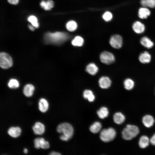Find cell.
I'll return each instance as SVG.
<instances>
[{
	"label": "cell",
	"mask_w": 155,
	"mask_h": 155,
	"mask_svg": "<svg viewBox=\"0 0 155 155\" xmlns=\"http://www.w3.org/2000/svg\"><path fill=\"white\" fill-rule=\"evenodd\" d=\"M86 70L90 75H94L98 72V68L94 63H91L87 65Z\"/></svg>",
	"instance_id": "cell-21"
},
{
	"label": "cell",
	"mask_w": 155,
	"mask_h": 155,
	"mask_svg": "<svg viewBox=\"0 0 155 155\" xmlns=\"http://www.w3.org/2000/svg\"><path fill=\"white\" fill-rule=\"evenodd\" d=\"M57 132L61 133L60 139L62 140L67 141L72 137L73 133V129L69 123L63 122L59 124L56 128Z\"/></svg>",
	"instance_id": "cell-2"
},
{
	"label": "cell",
	"mask_w": 155,
	"mask_h": 155,
	"mask_svg": "<svg viewBox=\"0 0 155 155\" xmlns=\"http://www.w3.org/2000/svg\"><path fill=\"white\" fill-rule=\"evenodd\" d=\"M150 14V10L146 7H143L140 8L138 11V16L141 19L147 18Z\"/></svg>",
	"instance_id": "cell-17"
},
{
	"label": "cell",
	"mask_w": 155,
	"mask_h": 155,
	"mask_svg": "<svg viewBox=\"0 0 155 155\" xmlns=\"http://www.w3.org/2000/svg\"><path fill=\"white\" fill-rule=\"evenodd\" d=\"M150 140L152 144L155 146V133L152 136Z\"/></svg>",
	"instance_id": "cell-33"
},
{
	"label": "cell",
	"mask_w": 155,
	"mask_h": 155,
	"mask_svg": "<svg viewBox=\"0 0 155 155\" xmlns=\"http://www.w3.org/2000/svg\"><path fill=\"white\" fill-rule=\"evenodd\" d=\"M109 112L107 108L105 107H101L97 111V114L101 119H103L107 117L108 115Z\"/></svg>",
	"instance_id": "cell-24"
},
{
	"label": "cell",
	"mask_w": 155,
	"mask_h": 155,
	"mask_svg": "<svg viewBox=\"0 0 155 155\" xmlns=\"http://www.w3.org/2000/svg\"><path fill=\"white\" fill-rule=\"evenodd\" d=\"M13 65V60L10 56L5 52L0 54V65L1 67L7 69L11 67Z\"/></svg>",
	"instance_id": "cell-5"
},
{
	"label": "cell",
	"mask_w": 155,
	"mask_h": 155,
	"mask_svg": "<svg viewBox=\"0 0 155 155\" xmlns=\"http://www.w3.org/2000/svg\"><path fill=\"white\" fill-rule=\"evenodd\" d=\"M109 42L110 45L113 48L115 49L120 48L122 45V38L119 35H113L111 37Z\"/></svg>",
	"instance_id": "cell-8"
},
{
	"label": "cell",
	"mask_w": 155,
	"mask_h": 155,
	"mask_svg": "<svg viewBox=\"0 0 155 155\" xmlns=\"http://www.w3.org/2000/svg\"><path fill=\"white\" fill-rule=\"evenodd\" d=\"M100 86L103 89H106L110 87L111 84V81L107 77L103 76L101 77L99 80Z\"/></svg>",
	"instance_id": "cell-11"
},
{
	"label": "cell",
	"mask_w": 155,
	"mask_h": 155,
	"mask_svg": "<svg viewBox=\"0 0 155 155\" xmlns=\"http://www.w3.org/2000/svg\"><path fill=\"white\" fill-rule=\"evenodd\" d=\"M140 42L142 45L148 49L151 48L154 45L153 42L147 37H142L141 39Z\"/></svg>",
	"instance_id": "cell-20"
},
{
	"label": "cell",
	"mask_w": 155,
	"mask_h": 155,
	"mask_svg": "<svg viewBox=\"0 0 155 155\" xmlns=\"http://www.w3.org/2000/svg\"><path fill=\"white\" fill-rule=\"evenodd\" d=\"M140 3L144 7L150 8L155 7V0H141Z\"/></svg>",
	"instance_id": "cell-25"
},
{
	"label": "cell",
	"mask_w": 155,
	"mask_h": 155,
	"mask_svg": "<svg viewBox=\"0 0 155 155\" xmlns=\"http://www.w3.org/2000/svg\"><path fill=\"white\" fill-rule=\"evenodd\" d=\"M116 135L115 130L113 128L109 127L102 130L100 132V137L102 141L108 142L114 140Z\"/></svg>",
	"instance_id": "cell-4"
},
{
	"label": "cell",
	"mask_w": 155,
	"mask_h": 155,
	"mask_svg": "<svg viewBox=\"0 0 155 155\" xmlns=\"http://www.w3.org/2000/svg\"><path fill=\"white\" fill-rule=\"evenodd\" d=\"M150 142V140L147 136L143 135L140 139L139 145L140 148H144L148 146Z\"/></svg>",
	"instance_id": "cell-19"
},
{
	"label": "cell",
	"mask_w": 155,
	"mask_h": 155,
	"mask_svg": "<svg viewBox=\"0 0 155 155\" xmlns=\"http://www.w3.org/2000/svg\"><path fill=\"white\" fill-rule=\"evenodd\" d=\"M27 20L34 27L36 28L38 27L39 24L37 18L34 16L32 15L28 17Z\"/></svg>",
	"instance_id": "cell-31"
},
{
	"label": "cell",
	"mask_w": 155,
	"mask_h": 155,
	"mask_svg": "<svg viewBox=\"0 0 155 155\" xmlns=\"http://www.w3.org/2000/svg\"><path fill=\"white\" fill-rule=\"evenodd\" d=\"M84 42V40L82 37L77 36L72 40L71 44L74 46H80L83 45Z\"/></svg>",
	"instance_id": "cell-27"
},
{
	"label": "cell",
	"mask_w": 155,
	"mask_h": 155,
	"mask_svg": "<svg viewBox=\"0 0 155 155\" xmlns=\"http://www.w3.org/2000/svg\"><path fill=\"white\" fill-rule=\"evenodd\" d=\"M102 127V125L100 122H95L90 126V130L92 133H97L100 131Z\"/></svg>",
	"instance_id": "cell-23"
},
{
	"label": "cell",
	"mask_w": 155,
	"mask_h": 155,
	"mask_svg": "<svg viewBox=\"0 0 155 155\" xmlns=\"http://www.w3.org/2000/svg\"><path fill=\"white\" fill-rule=\"evenodd\" d=\"M8 1L11 4L16 5L18 3L19 0H8Z\"/></svg>",
	"instance_id": "cell-34"
},
{
	"label": "cell",
	"mask_w": 155,
	"mask_h": 155,
	"mask_svg": "<svg viewBox=\"0 0 155 155\" xmlns=\"http://www.w3.org/2000/svg\"><path fill=\"white\" fill-rule=\"evenodd\" d=\"M49 154L51 155H61V154L59 152H56L55 151H52L50 152Z\"/></svg>",
	"instance_id": "cell-35"
},
{
	"label": "cell",
	"mask_w": 155,
	"mask_h": 155,
	"mask_svg": "<svg viewBox=\"0 0 155 155\" xmlns=\"http://www.w3.org/2000/svg\"><path fill=\"white\" fill-rule=\"evenodd\" d=\"M34 146L36 149L40 148L46 149L49 148V144L48 142L45 141L42 137H37L34 140Z\"/></svg>",
	"instance_id": "cell-7"
},
{
	"label": "cell",
	"mask_w": 155,
	"mask_h": 155,
	"mask_svg": "<svg viewBox=\"0 0 155 155\" xmlns=\"http://www.w3.org/2000/svg\"><path fill=\"white\" fill-rule=\"evenodd\" d=\"M112 15L111 12L106 11L103 14L102 17L105 21H108L112 19Z\"/></svg>",
	"instance_id": "cell-32"
},
{
	"label": "cell",
	"mask_w": 155,
	"mask_h": 155,
	"mask_svg": "<svg viewBox=\"0 0 155 155\" xmlns=\"http://www.w3.org/2000/svg\"><path fill=\"white\" fill-rule=\"evenodd\" d=\"M139 133V129L137 126L128 124L123 130L122 136L124 140H129L136 137Z\"/></svg>",
	"instance_id": "cell-3"
},
{
	"label": "cell",
	"mask_w": 155,
	"mask_h": 155,
	"mask_svg": "<svg viewBox=\"0 0 155 155\" xmlns=\"http://www.w3.org/2000/svg\"><path fill=\"white\" fill-rule=\"evenodd\" d=\"M21 131V129L19 127H11L8 129L7 133L11 137L16 138L20 135Z\"/></svg>",
	"instance_id": "cell-10"
},
{
	"label": "cell",
	"mask_w": 155,
	"mask_h": 155,
	"mask_svg": "<svg viewBox=\"0 0 155 155\" xmlns=\"http://www.w3.org/2000/svg\"><path fill=\"white\" fill-rule=\"evenodd\" d=\"M28 27L30 30L32 31H34V28L33 27V26H31L30 25H28Z\"/></svg>",
	"instance_id": "cell-36"
},
{
	"label": "cell",
	"mask_w": 155,
	"mask_h": 155,
	"mask_svg": "<svg viewBox=\"0 0 155 155\" xmlns=\"http://www.w3.org/2000/svg\"><path fill=\"white\" fill-rule=\"evenodd\" d=\"M100 57L101 61L106 64H111L113 63L115 60V58L113 55L111 53L106 51L102 52Z\"/></svg>",
	"instance_id": "cell-6"
},
{
	"label": "cell",
	"mask_w": 155,
	"mask_h": 155,
	"mask_svg": "<svg viewBox=\"0 0 155 155\" xmlns=\"http://www.w3.org/2000/svg\"><path fill=\"white\" fill-rule=\"evenodd\" d=\"M83 95L85 98L87 99L90 102H93L94 100V96L92 92L90 90H85L83 92Z\"/></svg>",
	"instance_id": "cell-26"
},
{
	"label": "cell",
	"mask_w": 155,
	"mask_h": 155,
	"mask_svg": "<svg viewBox=\"0 0 155 155\" xmlns=\"http://www.w3.org/2000/svg\"><path fill=\"white\" fill-rule=\"evenodd\" d=\"M142 121L145 127L149 128L153 125L154 122V120L151 115H146L143 117Z\"/></svg>",
	"instance_id": "cell-12"
},
{
	"label": "cell",
	"mask_w": 155,
	"mask_h": 155,
	"mask_svg": "<svg viewBox=\"0 0 155 155\" xmlns=\"http://www.w3.org/2000/svg\"><path fill=\"white\" fill-rule=\"evenodd\" d=\"M132 28L134 31L137 34L143 33L145 30L144 25L139 21L135 22L133 25Z\"/></svg>",
	"instance_id": "cell-14"
},
{
	"label": "cell",
	"mask_w": 155,
	"mask_h": 155,
	"mask_svg": "<svg viewBox=\"0 0 155 155\" xmlns=\"http://www.w3.org/2000/svg\"><path fill=\"white\" fill-rule=\"evenodd\" d=\"M8 87L11 88H16L19 86V83L16 79H12L10 80L8 84Z\"/></svg>",
	"instance_id": "cell-30"
},
{
	"label": "cell",
	"mask_w": 155,
	"mask_h": 155,
	"mask_svg": "<svg viewBox=\"0 0 155 155\" xmlns=\"http://www.w3.org/2000/svg\"><path fill=\"white\" fill-rule=\"evenodd\" d=\"M139 59L140 61L142 63H148L151 61V56L147 51H145L140 55Z\"/></svg>",
	"instance_id": "cell-16"
},
{
	"label": "cell",
	"mask_w": 155,
	"mask_h": 155,
	"mask_svg": "<svg viewBox=\"0 0 155 155\" xmlns=\"http://www.w3.org/2000/svg\"><path fill=\"white\" fill-rule=\"evenodd\" d=\"M34 90V87L32 84H27L26 85L23 89V92L26 96L30 97L32 95Z\"/></svg>",
	"instance_id": "cell-15"
},
{
	"label": "cell",
	"mask_w": 155,
	"mask_h": 155,
	"mask_svg": "<svg viewBox=\"0 0 155 155\" xmlns=\"http://www.w3.org/2000/svg\"><path fill=\"white\" fill-rule=\"evenodd\" d=\"M41 7L46 10H48L53 8L54 6L53 1L51 0H48L46 1L42 0L40 4Z\"/></svg>",
	"instance_id": "cell-22"
},
{
	"label": "cell",
	"mask_w": 155,
	"mask_h": 155,
	"mask_svg": "<svg viewBox=\"0 0 155 155\" xmlns=\"http://www.w3.org/2000/svg\"><path fill=\"white\" fill-rule=\"evenodd\" d=\"M124 85L125 88L127 90H130L133 88L134 83L131 79L128 78L126 79L124 82Z\"/></svg>",
	"instance_id": "cell-28"
},
{
	"label": "cell",
	"mask_w": 155,
	"mask_h": 155,
	"mask_svg": "<svg viewBox=\"0 0 155 155\" xmlns=\"http://www.w3.org/2000/svg\"><path fill=\"white\" fill-rule=\"evenodd\" d=\"M69 38V34L66 32H56L46 33L44 39L46 43L59 45L66 41Z\"/></svg>",
	"instance_id": "cell-1"
},
{
	"label": "cell",
	"mask_w": 155,
	"mask_h": 155,
	"mask_svg": "<svg viewBox=\"0 0 155 155\" xmlns=\"http://www.w3.org/2000/svg\"><path fill=\"white\" fill-rule=\"evenodd\" d=\"M113 120L115 123L118 124H120L125 121V117L121 113L117 112L113 115Z\"/></svg>",
	"instance_id": "cell-18"
},
{
	"label": "cell",
	"mask_w": 155,
	"mask_h": 155,
	"mask_svg": "<svg viewBox=\"0 0 155 155\" xmlns=\"http://www.w3.org/2000/svg\"><path fill=\"white\" fill-rule=\"evenodd\" d=\"M38 109L41 112L44 113L48 110L49 104L48 102L45 99L40 98L38 103Z\"/></svg>",
	"instance_id": "cell-13"
},
{
	"label": "cell",
	"mask_w": 155,
	"mask_h": 155,
	"mask_svg": "<svg viewBox=\"0 0 155 155\" xmlns=\"http://www.w3.org/2000/svg\"><path fill=\"white\" fill-rule=\"evenodd\" d=\"M24 153L25 154H26L28 152V150L26 148H24L23 150Z\"/></svg>",
	"instance_id": "cell-37"
},
{
	"label": "cell",
	"mask_w": 155,
	"mask_h": 155,
	"mask_svg": "<svg viewBox=\"0 0 155 155\" xmlns=\"http://www.w3.org/2000/svg\"><path fill=\"white\" fill-rule=\"evenodd\" d=\"M32 129L35 134L41 135L45 131V126L42 123L37 122L32 127Z\"/></svg>",
	"instance_id": "cell-9"
},
{
	"label": "cell",
	"mask_w": 155,
	"mask_h": 155,
	"mask_svg": "<svg viewBox=\"0 0 155 155\" xmlns=\"http://www.w3.org/2000/svg\"><path fill=\"white\" fill-rule=\"evenodd\" d=\"M77 25L76 23L74 21H70L67 22L66 24V28L69 31L72 32L76 29Z\"/></svg>",
	"instance_id": "cell-29"
}]
</instances>
